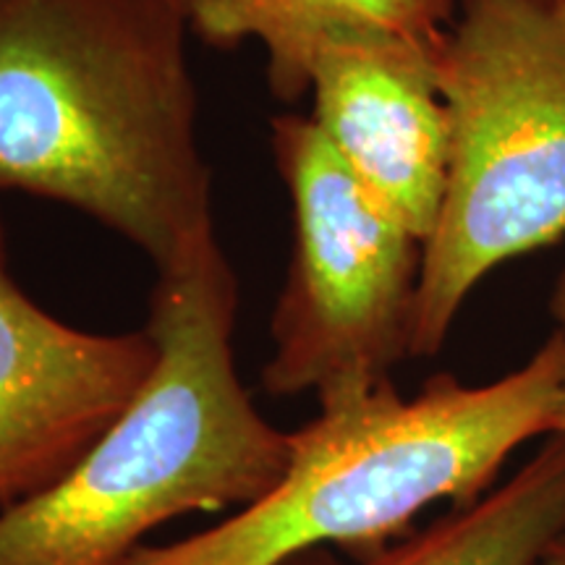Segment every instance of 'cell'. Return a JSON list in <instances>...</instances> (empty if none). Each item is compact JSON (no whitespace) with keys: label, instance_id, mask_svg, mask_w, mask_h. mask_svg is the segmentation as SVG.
I'll return each mask as SVG.
<instances>
[{"label":"cell","instance_id":"8fae6325","mask_svg":"<svg viewBox=\"0 0 565 565\" xmlns=\"http://www.w3.org/2000/svg\"><path fill=\"white\" fill-rule=\"evenodd\" d=\"M532 565H565V526L547 542Z\"/></svg>","mask_w":565,"mask_h":565},{"label":"cell","instance_id":"52a82bcc","mask_svg":"<svg viewBox=\"0 0 565 565\" xmlns=\"http://www.w3.org/2000/svg\"><path fill=\"white\" fill-rule=\"evenodd\" d=\"M312 121L349 171L424 244L450 166V124L435 53L383 30L317 45L307 66Z\"/></svg>","mask_w":565,"mask_h":565},{"label":"cell","instance_id":"5b68a950","mask_svg":"<svg viewBox=\"0 0 565 565\" xmlns=\"http://www.w3.org/2000/svg\"><path fill=\"white\" fill-rule=\"evenodd\" d=\"M294 257L273 312L270 395L317 398L391 380L412 356L424 244L349 171L312 116L273 118Z\"/></svg>","mask_w":565,"mask_h":565},{"label":"cell","instance_id":"9c48e42d","mask_svg":"<svg viewBox=\"0 0 565 565\" xmlns=\"http://www.w3.org/2000/svg\"><path fill=\"white\" fill-rule=\"evenodd\" d=\"M565 526V433L482 498L356 565H532Z\"/></svg>","mask_w":565,"mask_h":565},{"label":"cell","instance_id":"30bf717a","mask_svg":"<svg viewBox=\"0 0 565 565\" xmlns=\"http://www.w3.org/2000/svg\"><path fill=\"white\" fill-rule=\"evenodd\" d=\"M550 315H553L555 328L565 335V270L557 275L553 294H550ZM555 433H565V377H563L561 393H557L553 424H550V435H555Z\"/></svg>","mask_w":565,"mask_h":565},{"label":"cell","instance_id":"6da1fadb","mask_svg":"<svg viewBox=\"0 0 565 565\" xmlns=\"http://www.w3.org/2000/svg\"><path fill=\"white\" fill-rule=\"evenodd\" d=\"M183 0H0V194L168 265L212 231Z\"/></svg>","mask_w":565,"mask_h":565},{"label":"cell","instance_id":"8992f818","mask_svg":"<svg viewBox=\"0 0 565 565\" xmlns=\"http://www.w3.org/2000/svg\"><path fill=\"white\" fill-rule=\"evenodd\" d=\"M145 330L89 333L11 278L0 225V515L61 482L150 377Z\"/></svg>","mask_w":565,"mask_h":565},{"label":"cell","instance_id":"7c38bea8","mask_svg":"<svg viewBox=\"0 0 565 565\" xmlns=\"http://www.w3.org/2000/svg\"><path fill=\"white\" fill-rule=\"evenodd\" d=\"M183 3H186V0H183Z\"/></svg>","mask_w":565,"mask_h":565},{"label":"cell","instance_id":"ba28073f","mask_svg":"<svg viewBox=\"0 0 565 565\" xmlns=\"http://www.w3.org/2000/svg\"><path fill=\"white\" fill-rule=\"evenodd\" d=\"M458 0H186L192 30L212 45L257 42L280 100L307 95L317 45L351 30H383L424 51H440Z\"/></svg>","mask_w":565,"mask_h":565},{"label":"cell","instance_id":"277c9868","mask_svg":"<svg viewBox=\"0 0 565 565\" xmlns=\"http://www.w3.org/2000/svg\"><path fill=\"white\" fill-rule=\"evenodd\" d=\"M450 124L412 359H433L494 267L565 236V0H458L435 55Z\"/></svg>","mask_w":565,"mask_h":565},{"label":"cell","instance_id":"7a4b0ae2","mask_svg":"<svg viewBox=\"0 0 565 565\" xmlns=\"http://www.w3.org/2000/svg\"><path fill=\"white\" fill-rule=\"evenodd\" d=\"M236 273L215 228L158 267V362L58 484L0 515V565H121L186 513L244 511L286 477L291 433L238 380Z\"/></svg>","mask_w":565,"mask_h":565},{"label":"cell","instance_id":"3957f363","mask_svg":"<svg viewBox=\"0 0 565 565\" xmlns=\"http://www.w3.org/2000/svg\"><path fill=\"white\" fill-rule=\"evenodd\" d=\"M563 377L565 335L553 328L492 383L435 374L412 398L393 380L322 395L263 500L121 565H288L322 545H383L437 500L482 498L521 445L547 437Z\"/></svg>","mask_w":565,"mask_h":565}]
</instances>
